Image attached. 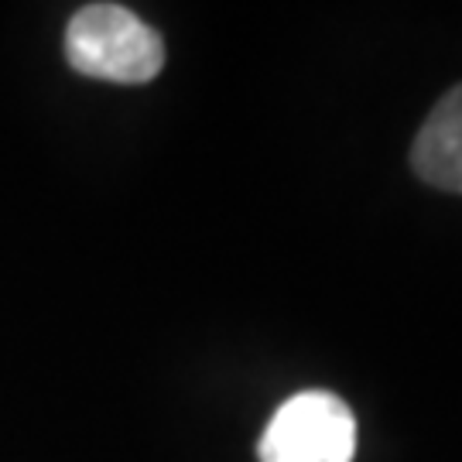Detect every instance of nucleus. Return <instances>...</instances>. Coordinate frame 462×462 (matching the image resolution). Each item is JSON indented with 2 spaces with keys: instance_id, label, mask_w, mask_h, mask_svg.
<instances>
[{
  "instance_id": "1",
  "label": "nucleus",
  "mask_w": 462,
  "mask_h": 462,
  "mask_svg": "<svg viewBox=\"0 0 462 462\" xmlns=\"http://www.w3.org/2000/svg\"><path fill=\"white\" fill-rule=\"evenodd\" d=\"M69 66L93 79L137 86L165 66V42L148 21L120 4H89L69 21Z\"/></svg>"
},
{
  "instance_id": "2",
  "label": "nucleus",
  "mask_w": 462,
  "mask_h": 462,
  "mask_svg": "<svg viewBox=\"0 0 462 462\" xmlns=\"http://www.w3.org/2000/svg\"><path fill=\"white\" fill-rule=\"evenodd\" d=\"M257 452L261 462H353L356 418L343 397L301 391L267 421Z\"/></svg>"
},
{
  "instance_id": "3",
  "label": "nucleus",
  "mask_w": 462,
  "mask_h": 462,
  "mask_svg": "<svg viewBox=\"0 0 462 462\" xmlns=\"http://www.w3.org/2000/svg\"><path fill=\"white\" fill-rule=\"evenodd\" d=\"M411 168L425 185L462 196V83L431 106L411 144Z\"/></svg>"
}]
</instances>
